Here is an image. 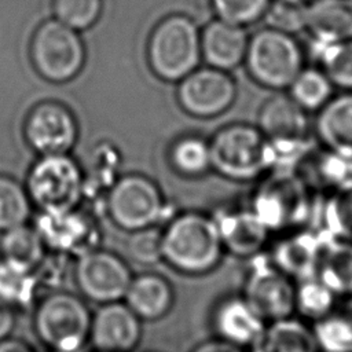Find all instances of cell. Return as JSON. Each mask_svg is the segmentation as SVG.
I'll return each mask as SVG.
<instances>
[{
    "label": "cell",
    "mask_w": 352,
    "mask_h": 352,
    "mask_svg": "<svg viewBox=\"0 0 352 352\" xmlns=\"http://www.w3.org/2000/svg\"><path fill=\"white\" fill-rule=\"evenodd\" d=\"M212 169L232 182L263 177L278 166V155L258 126L230 124L209 140Z\"/></svg>",
    "instance_id": "cell-3"
},
{
    "label": "cell",
    "mask_w": 352,
    "mask_h": 352,
    "mask_svg": "<svg viewBox=\"0 0 352 352\" xmlns=\"http://www.w3.org/2000/svg\"><path fill=\"white\" fill-rule=\"evenodd\" d=\"M23 138L38 155L69 154L78 138V124L66 104L41 100L25 117Z\"/></svg>",
    "instance_id": "cell-11"
},
{
    "label": "cell",
    "mask_w": 352,
    "mask_h": 352,
    "mask_svg": "<svg viewBox=\"0 0 352 352\" xmlns=\"http://www.w3.org/2000/svg\"><path fill=\"white\" fill-rule=\"evenodd\" d=\"M146 58L150 70L162 81L179 82L197 67L202 59L201 30L197 22L173 12L162 18L151 30Z\"/></svg>",
    "instance_id": "cell-4"
},
{
    "label": "cell",
    "mask_w": 352,
    "mask_h": 352,
    "mask_svg": "<svg viewBox=\"0 0 352 352\" xmlns=\"http://www.w3.org/2000/svg\"><path fill=\"white\" fill-rule=\"evenodd\" d=\"M324 231L298 228L285 232L272 246L271 263L296 283L316 276Z\"/></svg>",
    "instance_id": "cell-17"
},
{
    "label": "cell",
    "mask_w": 352,
    "mask_h": 352,
    "mask_svg": "<svg viewBox=\"0 0 352 352\" xmlns=\"http://www.w3.org/2000/svg\"><path fill=\"white\" fill-rule=\"evenodd\" d=\"M15 327V311L0 302V341L8 338Z\"/></svg>",
    "instance_id": "cell-42"
},
{
    "label": "cell",
    "mask_w": 352,
    "mask_h": 352,
    "mask_svg": "<svg viewBox=\"0 0 352 352\" xmlns=\"http://www.w3.org/2000/svg\"><path fill=\"white\" fill-rule=\"evenodd\" d=\"M309 188L327 194L352 182V160L337 155L322 146L305 148L292 166Z\"/></svg>",
    "instance_id": "cell-20"
},
{
    "label": "cell",
    "mask_w": 352,
    "mask_h": 352,
    "mask_svg": "<svg viewBox=\"0 0 352 352\" xmlns=\"http://www.w3.org/2000/svg\"><path fill=\"white\" fill-rule=\"evenodd\" d=\"M287 91L307 113L319 111L334 96V85L320 67H304Z\"/></svg>",
    "instance_id": "cell-31"
},
{
    "label": "cell",
    "mask_w": 352,
    "mask_h": 352,
    "mask_svg": "<svg viewBox=\"0 0 352 352\" xmlns=\"http://www.w3.org/2000/svg\"><path fill=\"white\" fill-rule=\"evenodd\" d=\"M217 19L246 28L264 19L272 0H209Z\"/></svg>",
    "instance_id": "cell-37"
},
{
    "label": "cell",
    "mask_w": 352,
    "mask_h": 352,
    "mask_svg": "<svg viewBox=\"0 0 352 352\" xmlns=\"http://www.w3.org/2000/svg\"><path fill=\"white\" fill-rule=\"evenodd\" d=\"M224 252L214 216L184 212L162 230V260L179 272L208 274L220 264Z\"/></svg>",
    "instance_id": "cell-2"
},
{
    "label": "cell",
    "mask_w": 352,
    "mask_h": 352,
    "mask_svg": "<svg viewBox=\"0 0 352 352\" xmlns=\"http://www.w3.org/2000/svg\"><path fill=\"white\" fill-rule=\"evenodd\" d=\"M264 21L268 28L287 34H296L305 30V6L272 0L264 15Z\"/></svg>",
    "instance_id": "cell-39"
},
{
    "label": "cell",
    "mask_w": 352,
    "mask_h": 352,
    "mask_svg": "<svg viewBox=\"0 0 352 352\" xmlns=\"http://www.w3.org/2000/svg\"><path fill=\"white\" fill-rule=\"evenodd\" d=\"M179 106L197 118H212L227 111L236 98V84L228 72L210 66L197 67L179 81Z\"/></svg>",
    "instance_id": "cell-14"
},
{
    "label": "cell",
    "mask_w": 352,
    "mask_h": 352,
    "mask_svg": "<svg viewBox=\"0 0 352 352\" xmlns=\"http://www.w3.org/2000/svg\"><path fill=\"white\" fill-rule=\"evenodd\" d=\"M23 186L38 212L60 213L80 206L85 177L70 154L38 155L29 168Z\"/></svg>",
    "instance_id": "cell-6"
},
{
    "label": "cell",
    "mask_w": 352,
    "mask_h": 352,
    "mask_svg": "<svg viewBox=\"0 0 352 352\" xmlns=\"http://www.w3.org/2000/svg\"><path fill=\"white\" fill-rule=\"evenodd\" d=\"M286 3H292V4H298V6H307L311 0H283Z\"/></svg>",
    "instance_id": "cell-44"
},
{
    "label": "cell",
    "mask_w": 352,
    "mask_h": 352,
    "mask_svg": "<svg viewBox=\"0 0 352 352\" xmlns=\"http://www.w3.org/2000/svg\"><path fill=\"white\" fill-rule=\"evenodd\" d=\"M104 209L117 227L133 232L154 227L164 214L165 201L151 179L128 173L120 176L110 187Z\"/></svg>",
    "instance_id": "cell-9"
},
{
    "label": "cell",
    "mask_w": 352,
    "mask_h": 352,
    "mask_svg": "<svg viewBox=\"0 0 352 352\" xmlns=\"http://www.w3.org/2000/svg\"><path fill=\"white\" fill-rule=\"evenodd\" d=\"M92 314L77 294L58 290L36 304L33 327L51 352H80L89 341Z\"/></svg>",
    "instance_id": "cell-5"
},
{
    "label": "cell",
    "mask_w": 352,
    "mask_h": 352,
    "mask_svg": "<svg viewBox=\"0 0 352 352\" xmlns=\"http://www.w3.org/2000/svg\"><path fill=\"white\" fill-rule=\"evenodd\" d=\"M320 217L326 234L352 242V182L327 194Z\"/></svg>",
    "instance_id": "cell-33"
},
{
    "label": "cell",
    "mask_w": 352,
    "mask_h": 352,
    "mask_svg": "<svg viewBox=\"0 0 352 352\" xmlns=\"http://www.w3.org/2000/svg\"><path fill=\"white\" fill-rule=\"evenodd\" d=\"M250 352H320L312 327L297 318L267 323Z\"/></svg>",
    "instance_id": "cell-26"
},
{
    "label": "cell",
    "mask_w": 352,
    "mask_h": 352,
    "mask_svg": "<svg viewBox=\"0 0 352 352\" xmlns=\"http://www.w3.org/2000/svg\"><path fill=\"white\" fill-rule=\"evenodd\" d=\"M242 297L267 323L290 318L296 305V282L271 260L261 263L254 258L245 278Z\"/></svg>",
    "instance_id": "cell-15"
},
{
    "label": "cell",
    "mask_w": 352,
    "mask_h": 352,
    "mask_svg": "<svg viewBox=\"0 0 352 352\" xmlns=\"http://www.w3.org/2000/svg\"><path fill=\"white\" fill-rule=\"evenodd\" d=\"M308 52L319 63L334 88L352 91V40L324 41L309 37Z\"/></svg>",
    "instance_id": "cell-29"
},
{
    "label": "cell",
    "mask_w": 352,
    "mask_h": 352,
    "mask_svg": "<svg viewBox=\"0 0 352 352\" xmlns=\"http://www.w3.org/2000/svg\"><path fill=\"white\" fill-rule=\"evenodd\" d=\"M314 132L322 147L352 160V91L334 95L318 111Z\"/></svg>",
    "instance_id": "cell-22"
},
{
    "label": "cell",
    "mask_w": 352,
    "mask_h": 352,
    "mask_svg": "<svg viewBox=\"0 0 352 352\" xmlns=\"http://www.w3.org/2000/svg\"><path fill=\"white\" fill-rule=\"evenodd\" d=\"M128 256L143 265L162 260V230L155 226L131 232L125 245Z\"/></svg>",
    "instance_id": "cell-38"
},
{
    "label": "cell",
    "mask_w": 352,
    "mask_h": 352,
    "mask_svg": "<svg viewBox=\"0 0 352 352\" xmlns=\"http://www.w3.org/2000/svg\"><path fill=\"white\" fill-rule=\"evenodd\" d=\"M243 63L254 82L280 91L304 69V52L293 34L265 26L250 36Z\"/></svg>",
    "instance_id": "cell-7"
},
{
    "label": "cell",
    "mask_w": 352,
    "mask_h": 352,
    "mask_svg": "<svg viewBox=\"0 0 352 352\" xmlns=\"http://www.w3.org/2000/svg\"><path fill=\"white\" fill-rule=\"evenodd\" d=\"M73 276L81 294L102 305L122 301L133 278L120 256L102 249L78 257Z\"/></svg>",
    "instance_id": "cell-12"
},
{
    "label": "cell",
    "mask_w": 352,
    "mask_h": 352,
    "mask_svg": "<svg viewBox=\"0 0 352 352\" xmlns=\"http://www.w3.org/2000/svg\"><path fill=\"white\" fill-rule=\"evenodd\" d=\"M140 338L142 320L125 302L103 304L92 314L89 342L96 352H132Z\"/></svg>",
    "instance_id": "cell-16"
},
{
    "label": "cell",
    "mask_w": 352,
    "mask_h": 352,
    "mask_svg": "<svg viewBox=\"0 0 352 352\" xmlns=\"http://www.w3.org/2000/svg\"><path fill=\"white\" fill-rule=\"evenodd\" d=\"M249 34L245 28L212 19L201 29V54L206 66L230 72L243 63Z\"/></svg>",
    "instance_id": "cell-19"
},
{
    "label": "cell",
    "mask_w": 352,
    "mask_h": 352,
    "mask_svg": "<svg viewBox=\"0 0 352 352\" xmlns=\"http://www.w3.org/2000/svg\"><path fill=\"white\" fill-rule=\"evenodd\" d=\"M124 302L140 320H157L170 311L173 289L162 275L144 272L132 278Z\"/></svg>",
    "instance_id": "cell-24"
},
{
    "label": "cell",
    "mask_w": 352,
    "mask_h": 352,
    "mask_svg": "<svg viewBox=\"0 0 352 352\" xmlns=\"http://www.w3.org/2000/svg\"><path fill=\"white\" fill-rule=\"evenodd\" d=\"M191 352H245V349L214 337L199 342L191 349Z\"/></svg>",
    "instance_id": "cell-41"
},
{
    "label": "cell",
    "mask_w": 352,
    "mask_h": 352,
    "mask_svg": "<svg viewBox=\"0 0 352 352\" xmlns=\"http://www.w3.org/2000/svg\"><path fill=\"white\" fill-rule=\"evenodd\" d=\"M305 30L324 41L352 40V0H311L305 6Z\"/></svg>",
    "instance_id": "cell-23"
},
{
    "label": "cell",
    "mask_w": 352,
    "mask_h": 352,
    "mask_svg": "<svg viewBox=\"0 0 352 352\" xmlns=\"http://www.w3.org/2000/svg\"><path fill=\"white\" fill-rule=\"evenodd\" d=\"M47 252L48 250L34 226L22 224L1 234V257L30 270H34L38 265Z\"/></svg>",
    "instance_id": "cell-30"
},
{
    "label": "cell",
    "mask_w": 352,
    "mask_h": 352,
    "mask_svg": "<svg viewBox=\"0 0 352 352\" xmlns=\"http://www.w3.org/2000/svg\"><path fill=\"white\" fill-rule=\"evenodd\" d=\"M169 162L183 176L205 175L212 169L209 142L195 135L179 138L169 148Z\"/></svg>",
    "instance_id": "cell-32"
},
{
    "label": "cell",
    "mask_w": 352,
    "mask_h": 352,
    "mask_svg": "<svg viewBox=\"0 0 352 352\" xmlns=\"http://www.w3.org/2000/svg\"><path fill=\"white\" fill-rule=\"evenodd\" d=\"M69 258L65 254L56 252H47L44 258L34 268V275L38 283L40 292H58L66 280Z\"/></svg>",
    "instance_id": "cell-40"
},
{
    "label": "cell",
    "mask_w": 352,
    "mask_h": 352,
    "mask_svg": "<svg viewBox=\"0 0 352 352\" xmlns=\"http://www.w3.org/2000/svg\"><path fill=\"white\" fill-rule=\"evenodd\" d=\"M40 294L34 270L0 257V302L23 311L34 305Z\"/></svg>",
    "instance_id": "cell-27"
},
{
    "label": "cell",
    "mask_w": 352,
    "mask_h": 352,
    "mask_svg": "<svg viewBox=\"0 0 352 352\" xmlns=\"http://www.w3.org/2000/svg\"><path fill=\"white\" fill-rule=\"evenodd\" d=\"M311 327L320 352H352V298L340 300Z\"/></svg>",
    "instance_id": "cell-28"
},
{
    "label": "cell",
    "mask_w": 352,
    "mask_h": 352,
    "mask_svg": "<svg viewBox=\"0 0 352 352\" xmlns=\"http://www.w3.org/2000/svg\"><path fill=\"white\" fill-rule=\"evenodd\" d=\"M271 232L304 228L315 213V192L290 166H275L256 186L250 206Z\"/></svg>",
    "instance_id": "cell-1"
},
{
    "label": "cell",
    "mask_w": 352,
    "mask_h": 352,
    "mask_svg": "<svg viewBox=\"0 0 352 352\" xmlns=\"http://www.w3.org/2000/svg\"><path fill=\"white\" fill-rule=\"evenodd\" d=\"M315 278L340 300L352 298V242L326 234Z\"/></svg>",
    "instance_id": "cell-25"
},
{
    "label": "cell",
    "mask_w": 352,
    "mask_h": 352,
    "mask_svg": "<svg viewBox=\"0 0 352 352\" xmlns=\"http://www.w3.org/2000/svg\"><path fill=\"white\" fill-rule=\"evenodd\" d=\"M0 352H34V351L25 341L8 337L0 341Z\"/></svg>",
    "instance_id": "cell-43"
},
{
    "label": "cell",
    "mask_w": 352,
    "mask_h": 352,
    "mask_svg": "<svg viewBox=\"0 0 352 352\" xmlns=\"http://www.w3.org/2000/svg\"><path fill=\"white\" fill-rule=\"evenodd\" d=\"M36 72L50 82H67L84 67L85 47L78 32L58 19L41 23L30 44Z\"/></svg>",
    "instance_id": "cell-8"
},
{
    "label": "cell",
    "mask_w": 352,
    "mask_h": 352,
    "mask_svg": "<svg viewBox=\"0 0 352 352\" xmlns=\"http://www.w3.org/2000/svg\"><path fill=\"white\" fill-rule=\"evenodd\" d=\"M338 301L340 298L316 278L296 283L294 312L312 323L329 314Z\"/></svg>",
    "instance_id": "cell-35"
},
{
    "label": "cell",
    "mask_w": 352,
    "mask_h": 352,
    "mask_svg": "<svg viewBox=\"0 0 352 352\" xmlns=\"http://www.w3.org/2000/svg\"><path fill=\"white\" fill-rule=\"evenodd\" d=\"M32 206L25 186L11 176L0 175V232L26 224Z\"/></svg>",
    "instance_id": "cell-34"
},
{
    "label": "cell",
    "mask_w": 352,
    "mask_h": 352,
    "mask_svg": "<svg viewBox=\"0 0 352 352\" xmlns=\"http://www.w3.org/2000/svg\"><path fill=\"white\" fill-rule=\"evenodd\" d=\"M34 228L40 234L47 250L67 257H81L98 249L100 230L92 213L80 206L60 213H41L36 216Z\"/></svg>",
    "instance_id": "cell-13"
},
{
    "label": "cell",
    "mask_w": 352,
    "mask_h": 352,
    "mask_svg": "<svg viewBox=\"0 0 352 352\" xmlns=\"http://www.w3.org/2000/svg\"><path fill=\"white\" fill-rule=\"evenodd\" d=\"M214 219L224 250L236 257H257L268 243L271 231L250 208L223 212L214 216Z\"/></svg>",
    "instance_id": "cell-21"
},
{
    "label": "cell",
    "mask_w": 352,
    "mask_h": 352,
    "mask_svg": "<svg viewBox=\"0 0 352 352\" xmlns=\"http://www.w3.org/2000/svg\"><path fill=\"white\" fill-rule=\"evenodd\" d=\"M267 322L241 296L223 298L212 314V327L217 338L239 348H252L261 337Z\"/></svg>",
    "instance_id": "cell-18"
},
{
    "label": "cell",
    "mask_w": 352,
    "mask_h": 352,
    "mask_svg": "<svg viewBox=\"0 0 352 352\" xmlns=\"http://www.w3.org/2000/svg\"><path fill=\"white\" fill-rule=\"evenodd\" d=\"M55 19L81 32L92 28L103 11V0H54Z\"/></svg>",
    "instance_id": "cell-36"
},
{
    "label": "cell",
    "mask_w": 352,
    "mask_h": 352,
    "mask_svg": "<svg viewBox=\"0 0 352 352\" xmlns=\"http://www.w3.org/2000/svg\"><path fill=\"white\" fill-rule=\"evenodd\" d=\"M257 126L275 150L279 162L293 164L311 146L307 111L289 95L270 96L258 110Z\"/></svg>",
    "instance_id": "cell-10"
}]
</instances>
